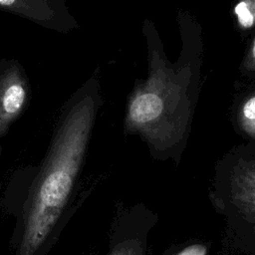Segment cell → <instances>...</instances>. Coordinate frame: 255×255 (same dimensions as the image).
I'll use <instances>...</instances> for the list:
<instances>
[{"label": "cell", "mask_w": 255, "mask_h": 255, "mask_svg": "<svg viewBox=\"0 0 255 255\" xmlns=\"http://www.w3.org/2000/svg\"><path fill=\"white\" fill-rule=\"evenodd\" d=\"M176 20L181 49L175 62L166 57L152 22H144L148 74L129 97L126 128L146 142L153 158L178 165L201 91L203 38L201 25L189 11L179 10Z\"/></svg>", "instance_id": "cell-1"}, {"label": "cell", "mask_w": 255, "mask_h": 255, "mask_svg": "<svg viewBox=\"0 0 255 255\" xmlns=\"http://www.w3.org/2000/svg\"><path fill=\"white\" fill-rule=\"evenodd\" d=\"M100 106L96 77L65 104L45 158L28 186L20 255L38 251L76 192Z\"/></svg>", "instance_id": "cell-2"}, {"label": "cell", "mask_w": 255, "mask_h": 255, "mask_svg": "<svg viewBox=\"0 0 255 255\" xmlns=\"http://www.w3.org/2000/svg\"><path fill=\"white\" fill-rule=\"evenodd\" d=\"M208 198L229 230L255 243V143L234 145L214 164Z\"/></svg>", "instance_id": "cell-3"}, {"label": "cell", "mask_w": 255, "mask_h": 255, "mask_svg": "<svg viewBox=\"0 0 255 255\" xmlns=\"http://www.w3.org/2000/svg\"><path fill=\"white\" fill-rule=\"evenodd\" d=\"M29 81L22 66L14 61H0V138L27 108Z\"/></svg>", "instance_id": "cell-4"}, {"label": "cell", "mask_w": 255, "mask_h": 255, "mask_svg": "<svg viewBox=\"0 0 255 255\" xmlns=\"http://www.w3.org/2000/svg\"><path fill=\"white\" fill-rule=\"evenodd\" d=\"M0 9L27 17L40 25L67 31L76 26V21L68 14L60 2L48 1H0Z\"/></svg>", "instance_id": "cell-5"}, {"label": "cell", "mask_w": 255, "mask_h": 255, "mask_svg": "<svg viewBox=\"0 0 255 255\" xmlns=\"http://www.w3.org/2000/svg\"><path fill=\"white\" fill-rule=\"evenodd\" d=\"M233 129L246 142L255 143V79H237L230 106Z\"/></svg>", "instance_id": "cell-6"}, {"label": "cell", "mask_w": 255, "mask_h": 255, "mask_svg": "<svg viewBox=\"0 0 255 255\" xmlns=\"http://www.w3.org/2000/svg\"><path fill=\"white\" fill-rule=\"evenodd\" d=\"M236 23L241 32L250 31L255 27V0H244L233 8Z\"/></svg>", "instance_id": "cell-7"}, {"label": "cell", "mask_w": 255, "mask_h": 255, "mask_svg": "<svg viewBox=\"0 0 255 255\" xmlns=\"http://www.w3.org/2000/svg\"><path fill=\"white\" fill-rule=\"evenodd\" d=\"M238 73L240 79H255V32L240 61Z\"/></svg>", "instance_id": "cell-8"}, {"label": "cell", "mask_w": 255, "mask_h": 255, "mask_svg": "<svg viewBox=\"0 0 255 255\" xmlns=\"http://www.w3.org/2000/svg\"><path fill=\"white\" fill-rule=\"evenodd\" d=\"M207 247L202 243H194L186 246L176 255H207Z\"/></svg>", "instance_id": "cell-9"}, {"label": "cell", "mask_w": 255, "mask_h": 255, "mask_svg": "<svg viewBox=\"0 0 255 255\" xmlns=\"http://www.w3.org/2000/svg\"><path fill=\"white\" fill-rule=\"evenodd\" d=\"M113 255H140V253L136 248L130 245H128V246L121 247L116 252H114Z\"/></svg>", "instance_id": "cell-10"}]
</instances>
